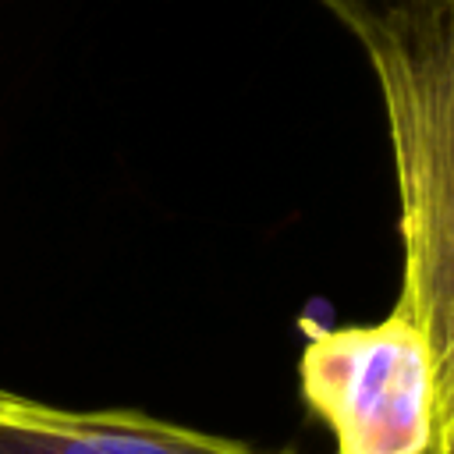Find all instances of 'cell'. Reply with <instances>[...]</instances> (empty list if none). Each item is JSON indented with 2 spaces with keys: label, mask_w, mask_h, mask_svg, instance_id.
<instances>
[{
  "label": "cell",
  "mask_w": 454,
  "mask_h": 454,
  "mask_svg": "<svg viewBox=\"0 0 454 454\" xmlns=\"http://www.w3.org/2000/svg\"><path fill=\"white\" fill-rule=\"evenodd\" d=\"M298 383L337 454H454V376L397 305L380 323L312 330Z\"/></svg>",
  "instance_id": "obj_1"
},
{
  "label": "cell",
  "mask_w": 454,
  "mask_h": 454,
  "mask_svg": "<svg viewBox=\"0 0 454 454\" xmlns=\"http://www.w3.org/2000/svg\"><path fill=\"white\" fill-rule=\"evenodd\" d=\"M0 454H255L248 443L138 408L78 411L0 390Z\"/></svg>",
  "instance_id": "obj_2"
}]
</instances>
